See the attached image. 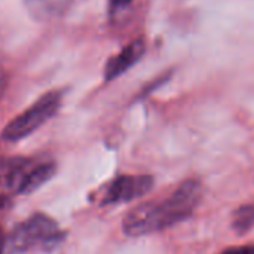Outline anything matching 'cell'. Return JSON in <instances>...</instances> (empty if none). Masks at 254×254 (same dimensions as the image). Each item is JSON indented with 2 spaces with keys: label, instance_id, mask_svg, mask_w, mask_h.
Returning <instances> with one entry per match:
<instances>
[{
  "label": "cell",
  "instance_id": "obj_1",
  "mask_svg": "<svg viewBox=\"0 0 254 254\" xmlns=\"http://www.w3.org/2000/svg\"><path fill=\"white\" fill-rule=\"evenodd\" d=\"M204 196V186L196 179H188L167 198L149 201L129 210L122 220L127 237L138 238L170 229L193 216Z\"/></svg>",
  "mask_w": 254,
  "mask_h": 254
},
{
  "label": "cell",
  "instance_id": "obj_2",
  "mask_svg": "<svg viewBox=\"0 0 254 254\" xmlns=\"http://www.w3.org/2000/svg\"><path fill=\"white\" fill-rule=\"evenodd\" d=\"M61 240L58 223L46 214H34L19 223L6 238L3 254H25L31 250H49Z\"/></svg>",
  "mask_w": 254,
  "mask_h": 254
},
{
  "label": "cell",
  "instance_id": "obj_3",
  "mask_svg": "<svg viewBox=\"0 0 254 254\" xmlns=\"http://www.w3.org/2000/svg\"><path fill=\"white\" fill-rule=\"evenodd\" d=\"M61 97L63 95L60 91H49L43 94L28 109H25L4 127L1 138L6 141H18L37 131L58 112L61 106Z\"/></svg>",
  "mask_w": 254,
  "mask_h": 254
},
{
  "label": "cell",
  "instance_id": "obj_4",
  "mask_svg": "<svg viewBox=\"0 0 254 254\" xmlns=\"http://www.w3.org/2000/svg\"><path fill=\"white\" fill-rule=\"evenodd\" d=\"M155 188L150 174H122L112 180L101 196V205L127 204L147 195Z\"/></svg>",
  "mask_w": 254,
  "mask_h": 254
},
{
  "label": "cell",
  "instance_id": "obj_5",
  "mask_svg": "<svg viewBox=\"0 0 254 254\" xmlns=\"http://www.w3.org/2000/svg\"><path fill=\"white\" fill-rule=\"evenodd\" d=\"M36 164L25 158L0 159V196L21 195V189Z\"/></svg>",
  "mask_w": 254,
  "mask_h": 254
},
{
  "label": "cell",
  "instance_id": "obj_6",
  "mask_svg": "<svg viewBox=\"0 0 254 254\" xmlns=\"http://www.w3.org/2000/svg\"><path fill=\"white\" fill-rule=\"evenodd\" d=\"M146 54V43L143 39H135L128 43L119 54L110 57L104 65V80L112 82L127 73L132 65H135Z\"/></svg>",
  "mask_w": 254,
  "mask_h": 254
},
{
  "label": "cell",
  "instance_id": "obj_7",
  "mask_svg": "<svg viewBox=\"0 0 254 254\" xmlns=\"http://www.w3.org/2000/svg\"><path fill=\"white\" fill-rule=\"evenodd\" d=\"M73 0H24L28 15L37 22L60 19L71 6Z\"/></svg>",
  "mask_w": 254,
  "mask_h": 254
},
{
  "label": "cell",
  "instance_id": "obj_8",
  "mask_svg": "<svg viewBox=\"0 0 254 254\" xmlns=\"http://www.w3.org/2000/svg\"><path fill=\"white\" fill-rule=\"evenodd\" d=\"M57 173V167L52 162H37L34 168L30 171L22 189L21 195H30L39 190L43 185H46Z\"/></svg>",
  "mask_w": 254,
  "mask_h": 254
},
{
  "label": "cell",
  "instance_id": "obj_9",
  "mask_svg": "<svg viewBox=\"0 0 254 254\" xmlns=\"http://www.w3.org/2000/svg\"><path fill=\"white\" fill-rule=\"evenodd\" d=\"M254 228V205L246 204L238 207L232 216V229L238 235H244Z\"/></svg>",
  "mask_w": 254,
  "mask_h": 254
},
{
  "label": "cell",
  "instance_id": "obj_10",
  "mask_svg": "<svg viewBox=\"0 0 254 254\" xmlns=\"http://www.w3.org/2000/svg\"><path fill=\"white\" fill-rule=\"evenodd\" d=\"M173 76V71H167V73H164V74H161L159 77H156V79H153L152 82H149L141 91H140V95H138V100H143V98H146L147 95H150L152 92H155L158 88H161L162 85H165L168 80H170V77Z\"/></svg>",
  "mask_w": 254,
  "mask_h": 254
},
{
  "label": "cell",
  "instance_id": "obj_11",
  "mask_svg": "<svg viewBox=\"0 0 254 254\" xmlns=\"http://www.w3.org/2000/svg\"><path fill=\"white\" fill-rule=\"evenodd\" d=\"M109 1V10L112 15H116L122 10H125L134 0H107Z\"/></svg>",
  "mask_w": 254,
  "mask_h": 254
},
{
  "label": "cell",
  "instance_id": "obj_12",
  "mask_svg": "<svg viewBox=\"0 0 254 254\" xmlns=\"http://www.w3.org/2000/svg\"><path fill=\"white\" fill-rule=\"evenodd\" d=\"M219 254H254V244L249 246H237V247H229Z\"/></svg>",
  "mask_w": 254,
  "mask_h": 254
},
{
  "label": "cell",
  "instance_id": "obj_13",
  "mask_svg": "<svg viewBox=\"0 0 254 254\" xmlns=\"http://www.w3.org/2000/svg\"><path fill=\"white\" fill-rule=\"evenodd\" d=\"M4 244H6V238H3V237H1V234H0V254H3Z\"/></svg>",
  "mask_w": 254,
  "mask_h": 254
}]
</instances>
